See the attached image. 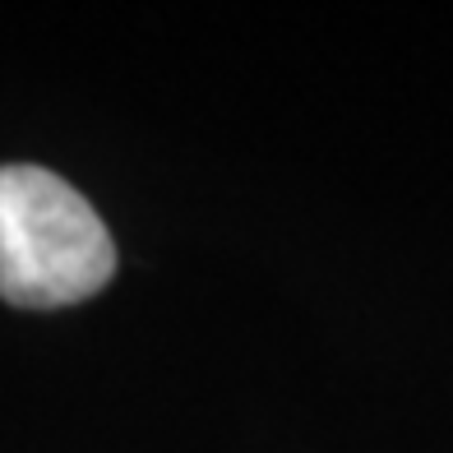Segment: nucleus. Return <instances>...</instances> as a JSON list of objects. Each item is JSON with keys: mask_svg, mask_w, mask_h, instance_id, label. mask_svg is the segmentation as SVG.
I'll use <instances>...</instances> for the list:
<instances>
[{"mask_svg": "<svg viewBox=\"0 0 453 453\" xmlns=\"http://www.w3.org/2000/svg\"><path fill=\"white\" fill-rule=\"evenodd\" d=\"M116 273V241L97 209L37 162L0 167V296L19 311L88 301Z\"/></svg>", "mask_w": 453, "mask_h": 453, "instance_id": "f257e3e1", "label": "nucleus"}]
</instances>
